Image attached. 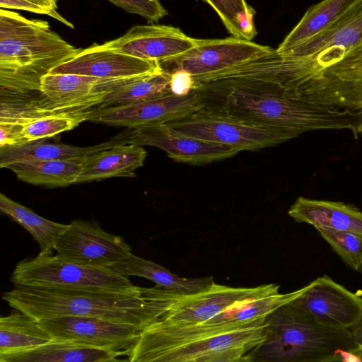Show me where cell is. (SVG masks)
Instances as JSON below:
<instances>
[{
    "label": "cell",
    "instance_id": "obj_22",
    "mask_svg": "<svg viewBox=\"0 0 362 362\" xmlns=\"http://www.w3.org/2000/svg\"><path fill=\"white\" fill-rule=\"evenodd\" d=\"M147 156L142 146L122 144L96 152L82 163L75 184L113 177H136L135 170L144 165Z\"/></svg>",
    "mask_w": 362,
    "mask_h": 362
},
{
    "label": "cell",
    "instance_id": "obj_35",
    "mask_svg": "<svg viewBox=\"0 0 362 362\" xmlns=\"http://www.w3.org/2000/svg\"><path fill=\"white\" fill-rule=\"evenodd\" d=\"M337 353L343 362H361L359 358L351 351L340 349Z\"/></svg>",
    "mask_w": 362,
    "mask_h": 362
},
{
    "label": "cell",
    "instance_id": "obj_11",
    "mask_svg": "<svg viewBox=\"0 0 362 362\" xmlns=\"http://www.w3.org/2000/svg\"><path fill=\"white\" fill-rule=\"evenodd\" d=\"M54 250L65 261L95 267H111L132 253L119 236L102 229L95 221H72L59 236Z\"/></svg>",
    "mask_w": 362,
    "mask_h": 362
},
{
    "label": "cell",
    "instance_id": "obj_14",
    "mask_svg": "<svg viewBox=\"0 0 362 362\" xmlns=\"http://www.w3.org/2000/svg\"><path fill=\"white\" fill-rule=\"evenodd\" d=\"M199 40L187 36L179 28L151 23L134 25L123 35L99 46L137 58L162 62L192 49Z\"/></svg>",
    "mask_w": 362,
    "mask_h": 362
},
{
    "label": "cell",
    "instance_id": "obj_8",
    "mask_svg": "<svg viewBox=\"0 0 362 362\" xmlns=\"http://www.w3.org/2000/svg\"><path fill=\"white\" fill-rule=\"evenodd\" d=\"M166 124L177 135L223 144L241 151H256L294 139L284 131L247 123L202 108Z\"/></svg>",
    "mask_w": 362,
    "mask_h": 362
},
{
    "label": "cell",
    "instance_id": "obj_33",
    "mask_svg": "<svg viewBox=\"0 0 362 362\" xmlns=\"http://www.w3.org/2000/svg\"><path fill=\"white\" fill-rule=\"evenodd\" d=\"M0 6L4 9L23 10L47 15V12L45 9L25 0H0Z\"/></svg>",
    "mask_w": 362,
    "mask_h": 362
},
{
    "label": "cell",
    "instance_id": "obj_10",
    "mask_svg": "<svg viewBox=\"0 0 362 362\" xmlns=\"http://www.w3.org/2000/svg\"><path fill=\"white\" fill-rule=\"evenodd\" d=\"M272 49L232 35L223 39H199L196 47L160 64L170 74L185 70L195 81L260 57Z\"/></svg>",
    "mask_w": 362,
    "mask_h": 362
},
{
    "label": "cell",
    "instance_id": "obj_32",
    "mask_svg": "<svg viewBox=\"0 0 362 362\" xmlns=\"http://www.w3.org/2000/svg\"><path fill=\"white\" fill-rule=\"evenodd\" d=\"M171 93L177 96H185L196 89V82L193 76L185 70H176L170 73L169 83Z\"/></svg>",
    "mask_w": 362,
    "mask_h": 362
},
{
    "label": "cell",
    "instance_id": "obj_5",
    "mask_svg": "<svg viewBox=\"0 0 362 362\" xmlns=\"http://www.w3.org/2000/svg\"><path fill=\"white\" fill-rule=\"evenodd\" d=\"M279 52L296 58L308 77L362 81V0L322 32Z\"/></svg>",
    "mask_w": 362,
    "mask_h": 362
},
{
    "label": "cell",
    "instance_id": "obj_7",
    "mask_svg": "<svg viewBox=\"0 0 362 362\" xmlns=\"http://www.w3.org/2000/svg\"><path fill=\"white\" fill-rule=\"evenodd\" d=\"M280 286L262 284L255 287H231L215 282L207 289L182 293L156 286L141 287V296L146 300L160 299L166 303L165 312L156 320L170 326H187L204 322L233 304L250 298L279 293Z\"/></svg>",
    "mask_w": 362,
    "mask_h": 362
},
{
    "label": "cell",
    "instance_id": "obj_1",
    "mask_svg": "<svg viewBox=\"0 0 362 362\" xmlns=\"http://www.w3.org/2000/svg\"><path fill=\"white\" fill-rule=\"evenodd\" d=\"M273 50V49H272ZM195 80L203 109L272 127L296 138L320 129H349L358 139L362 110L311 103L279 78L272 52Z\"/></svg>",
    "mask_w": 362,
    "mask_h": 362
},
{
    "label": "cell",
    "instance_id": "obj_3",
    "mask_svg": "<svg viewBox=\"0 0 362 362\" xmlns=\"http://www.w3.org/2000/svg\"><path fill=\"white\" fill-rule=\"evenodd\" d=\"M79 49L53 31L47 21L1 8V93L39 91L42 78Z\"/></svg>",
    "mask_w": 362,
    "mask_h": 362
},
{
    "label": "cell",
    "instance_id": "obj_17",
    "mask_svg": "<svg viewBox=\"0 0 362 362\" xmlns=\"http://www.w3.org/2000/svg\"><path fill=\"white\" fill-rule=\"evenodd\" d=\"M136 77L139 76L104 78L74 74H48L42 78L39 92L42 100L52 108L88 110L100 105L112 89Z\"/></svg>",
    "mask_w": 362,
    "mask_h": 362
},
{
    "label": "cell",
    "instance_id": "obj_16",
    "mask_svg": "<svg viewBox=\"0 0 362 362\" xmlns=\"http://www.w3.org/2000/svg\"><path fill=\"white\" fill-rule=\"evenodd\" d=\"M127 144L157 147L176 162L196 165L228 158L240 152L235 147L175 134L166 123L131 129Z\"/></svg>",
    "mask_w": 362,
    "mask_h": 362
},
{
    "label": "cell",
    "instance_id": "obj_36",
    "mask_svg": "<svg viewBox=\"0 0 362 362\" xmlns=\"http://www.w3.org/2000/svg\"><path fill=\"white\" fill-rule=\"evenodd\" d=\"M351 332L355 344L357 346H362V320Z\"/></svg>",
    "mask_w": 362,
    "mask_h": 362
},
{
    "label": "cell",
    "instance_id": "obj_29",
    "mask_svg": "<svg viewBox=\"0 0 362 362\" xmlns=\"http://www.w3.org/2000/svg\"><path fill=\"white\" fill-rule=\"evenodd\" d=\"M216 13L228 33L235 37L252 40L257 31L255 10L246 0H202Z\"/></svg>",
    "mask_w": 362,
    "mask_h": 362
},
{
    "label": "cell",
    "instance_id": "obj_31",
    "mask_svg": "<svg viewBox=\"0 0 362 362\" xmlns=\"http://www.w3.org/2000/svg\"><path fill=\"white\" fill-rule=\"evenodd\" d=\"M125 11L141 16L148 23H158L168 14L159 0H108Z\"/></svg>",
    "mask_w": 362,
    "mask_h": 362
},
{
    "label": "cell",
    "instance_id": "obj_21",
    "mask_svg": "<svg viewBox=\"0 0 362 362\" xmlns=\"http://www.w3.org/2000/svg\"><path fill=\"white\" fill-rule=\"evenodd\" d=\"M288 214L296 222L362 235V211L342 202L297 198Z\"/></svg>",
    "mask_w": 362,
    "mask_h": 362
},
{
    "label": "cell",
    "instance_id": "obj_25",
    "mask_svg": "<svg viewBox=\"0 0 362 362\" xmlns=\"http://www.w3.org/2000/svg\"><path fill=\"white\" fill-rule=\"evenodd\" d=\"M51 339L37 321L19 310L0 318V356L25 351Z\"/></svg>",
    "mask_w": 362,
    "mask_h": 362
},
{
    "label": "cell",
    "instance_id": "obj_15",
    "mask_svg": "<svg viewBox=\"0 0 362 362\" xmlns=\"http://www.w3.org/2000/svg\"><path fill=\"white\" fill-rule=\"evenodd\" d=\"M52 339L71 341L115 350L134 344L138 327L99 317L64 316L38 321Z\"/></svg>",
    "mask_w": 362,
    "mask_h": 362
},
{
    "label": "cell",
    "instance_id": "obj_38",
    "mask_svg": "<svg viewBox=\"0 0 362 362\" xmlns=\"http://www.w3.org/2000/svg\"><path fill=\"white\" fill-rule=\"evenodd\" d=\"M358 134H361L362 136V120L358 126Z\"/></svg>",
    "mask_w": 362,
    "mask_h": 362
},
{
    "label": "cell",
    "instance_id": "obj_19",
    "mask_svg": "<svg viewBox=\"0 0 362 362\" xmlns=\"http://www.w3.org/2000/svg\"><path fill=\"white\" fill-rule=\"evenodd\" d=\"M130 130L116 135L110 140L91 146H76L64 144L47 143L45 139L21 145L0 148V168L9 164L30 160H70L83 162L96 152L111 148L117 145L127 144Z\"/></svg>",
    "mask_w": 362,
    "mask_h": 362
},
{
    "label": "cell",
    "instance_id": "obj_2",
    "mask_svg": "<svg viewBox=\"0 0 362 362\" xmlns=\"http://www.w3.org/2000/svg\"><path fill=\"white\" fill-rule=\"evenodd\" d=\"M2 299L36 321L64 317H94L131 324L141 330L165 310V301L100 288L15 286Z\"/></svg>",
    "mask_w": 362,
    "mask_h": 362
},
{
    "label": "cell",
    "instance_id": "obj_13",
    "mask_svg": "<svg viewBox=\"0 0 362 362\" xmlns=\"http://www.w3.org/2000/svg\"><path fill=\"white\" fill-rule=\"evenodd\" d=\"M203 107L199 92L194 89L185 96H165L119 107L91 108L88 121L136 129L155 123H167L187 117Z\"/></svg>",
    "mask_w": 362,
    "mask_h": 362
},
{
    "label": "cell",
    "instance_id": "obj_6",
    "mask_svg": "<svg viewBox=\"0 0 362 362\" xmlns=\"http://www.w3.org/2000/svg\"><path fill=\"white\" fill-rule=\"evenodd\" d=\"M14 286L100 288L140 296L141 287L111 267H95L69 262L52 253H39L22 259L11 276Z\"/></svg>",
    "mask_w": 362,
    "mask_h": 362
},
{
    "label": "cell",
    "instance_id": "obj_23",
    "mask_svg": "<svg viewBox=\"0 0 362 362\" xmlns=\"http://www.w3.org/2000/svg\"><path fill=\"white\" fill-rule=\"evenodd\" d=\"M111 268L122 276L146 278L153 281L158 287L182 293H194L206 290L214 282L213 276L180 277L165 267L132 253Z\"/></svg>",
    "mask_w": 362,
    "mask_h": 362
},
{
    "label": "cell",
    "instance_id": "obj_30",
    "mask_svg": "<svg viewBox=\"0 0 362 362\" xmlns=\"http://www.w3.org/2000/svg\"><path fill=\"white\" fill-rule=\"evenodd\" d=\"M315 229L349 267L362 270V235L322 227Z\"/></svg>",
    "mask_w": 362,
    "mask_h": 362
},
{
    "label": "cell",
    "instance_id": "obj_20",
    "mask_svg": "<svg viewBox=\"0 0 362 362\" xmlns=\"http://www.w3.org/2000/svg\"><path fill=\"white\" fill-rule=\"evenodd\" d=\"M125 350H115L87 344L51 339L29 350L0 356V362H108L118 361Z\"/></svg>",
    "mask_w": 362,
    "mask_h": 362
},
{
    "label": "cell",
    "instance_id": "obj_26",
    "mask_svg": "<svg viewBox=\"0 0 362 362\" xmlns=\"http://www.w3.org/2000/svg\"><path fill=\"white\" fill-rule=\"evenodd\" d=\"M82 162L70 160H30L9 164L21 181L47 187H66L75 184Z\"/></svg>",
    "mask_w": 362,
    "mask_h": 362
},
{
    "label": "cell",
    "instance_id": "obj_37",
    "mask_svg": "<svg viewBox=\"0 0 362 362\" xmlns=\"http://www.w3.org/2000/svg\"><path fill=\"white\" fill-rule=\"evenodd\" d=\"M351 351L356 354L362 362V346H358Z\"/></svg>",
    "mask_w": 362,
    "mask_h": 362
},
{
    "label": "cell",
    "instance_id": "obj_28",
    "mask_svg": "<svg viewBox=\"0 0 362 362\" xmlns=\"http://www.w3.org/2000/svg\"><path fill=\"white\" fill-rule=\"evenodd\" d=\"M0 210L25 228L37 241L40 253H52L59 236L68 225L46 219L30 209L0 194Z\"/></svg>",
    "mask_w": 362,
    "mask_h": 362
},
{
    "label": "cell",
    "instance_id": "obj_12",
    "mask_svg": "<svg viewBox=\"0 0 362 362\" xmlns=\"http://www.w3.org/2000/svg\"><path fill=\"white\" fill-rule=\"evenodd\" d=\"M291 303L320 324L352 331L362 320V297L334 281L328 276L304 286Z\"/></svg>",
    "mask_w": 362,
    "mask_h": 362
},
{
    "label": "cell",
    "instance_id": "obj_18",
    "mask_svg": "<svg viewBox=\"0 0 362 362\" xmlns=\"http://www.w3.org/2000/svg\"><path fill=\"white\" fill-rule=\"evenodd\" d=\"M160 62L137 58L93 44L49 74H74L104 78L144 76L162 70Z\"/></svg>",
    "mask_w": 362,
    "mask_h": 362
},
{
    "label": "cell",
    "instance_id": "obj_9",
    "mask_svg": "<svg viewBox=\"0 0 362 362\" xmlns=\"http://www.w3.org/2000/svg\"><path fill=\"white\" fill-rule=\"evenodd\" d=\"M265 317L158 351L146 362H249L265 337Z\"/></svg>",
    "mask_w": 362,
    "mask_h": 362
},
{
    "label": "cell",
    "instance_id": "obj_4",
    "mask_svg": "<svg viewBox=\"0 0 362 362\" xmlns=\"http://www.w3.org/2000/svg\"><path fill=\"white\" fill-rule=\"evenodd\" d=\"M265 337L251 355L250 361L336 362L337 351H352V332L318 322L291 300L266 317Z\"/></svg>",
    "mask_w": 362,
    "mask_h": 362
},
{
    "label": "cell",
    "instance_id": "obj_27",
    "mask_svg": "<svg viewBox=\"0 0 362 362\" xmlns=\"http://www.w3.org/2000/svg\"><path fill=\"white\" fill-rule=\"evenodd\" d=\"M170 78V74L164 69L136 77L112 89L95 107L124 106L165 96L171 93Z\"/></svg>",
    "mask_w": 362,
    "mask_h": 362
},
{
    "label": "cell",
    "instance_id": "obj_24",
    "mask_svg": "<svg viewBox=\"0 0 362 362\" xmlns=\"http://www.w3.org/2000/svg\"><path fill=\"white\" fill-rule=\"evenodd\" d=\"M357 0H322L310 6L276 49H288L322 32L340 18Z\"/></svg>",
    "mask_w": 362,
    "mask_h": 362
},
{
    "label": "cell",
    "instance_id": "obj_34",
    "mask_svg": "<svg viewBox=\"0 0 362 362\" xmlns=\"http://www.w3.org/2000/svg\"><path fill=\"white\" fill-rule=\"evenodd\" d=\"M32 4H34L43 9H45L47 12V15L51 16V17L57 19L58 21L62 22L63 23L70 26L71 28H74V26L67 22L64 18H63L57 11V0H25Z\"/></svg>",
    "mask_w": 362,
    "mask_h": 362
}]
</instances>
